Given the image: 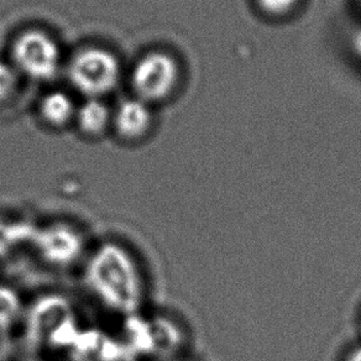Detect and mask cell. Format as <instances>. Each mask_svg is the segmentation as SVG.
I'll use <instances>...</instances> for the list:
<instances>
[{
    "mask_svg": "<svg viewBox=\"0 0 361 361\" xmlns=\"http://www.w3.org/2000/svg\"><path fill=\"white\" fill-rule=\"evenodd\" d=\"M32 231L31 224L0 221V255H6L14 246L29 244Z\"/></svg>",
    "mask_w": 361,
    "mask_h": 361,
    "instance_id": "12",
    "label": "cell"
},
{
    "mask_svg": "<svg viewBox=\"0 0 361 361\" xmlns=\"http://www.w3.org/2000/svg\"><path fill=\"white\" fill-rule=\"evenodd\" d=\"M87 290L101 306L119 316L140 314L146 283L140 265L124 244L106 240L87 256L83 271Z\"/></svg>",
    "mask_w": 361,
    "mask_h": 361,
    "instance_id": "1",
    "label": "cell"
},
{
    "mask_svg": "<svg viewBox=\"0 0 361 361\" xmlns=\"http://www.w3.org/2000/svg\"><path fill=\"white\" fill-rule=\"evenodd\" d=\"M41 114L51 126H65L75 114V104L65 92L55 90L41 102Z\"/></svg>",
    "mask_w": 361,
    "mask_h": 361,
    "instance_id": "10",
    "label": "cell"
},
{
    "mask_svg": "<svg viewBox=\"0 0 361 361\" xmlns=\"http://www.w3.org/2000/svg\"><path fill=\"white\" fill-rule=\"evenodd\" d=\"M165 361H188V360H185V359H183V357H182V356H180V357H177V359H171V360H165Z\"/></svg>",
    "mask_w": 361,
    "mask_h": 361,
    "instance_id": "18",
    "label": "cell"
},
{
    "mask_svg": "<svg viewBox=\"0 0 361 361\" xmlns=\"http://www.w3.org/2000/svg\"><path fill=\"white\" fill-rule=\"evenodd\" d=\"M356 49H357V52H359V55L361 56V32L360 35L357 36V39H356Z\"/></svg>",
    "mask_w": 361,
    "mask_h": 361,
    "instance_id": "16",
    "label": "cell"
},
{
    "mask_svg": "<svg viewBox=\"0 0 361 361\" xmlns=\"http://www.w3.org/2000/svg\"><path fill=\"white\" fill-rule=\"evenodd\" d=\"M344 361H361V344L351 348Z\"/></svg>",
    "mask_w": 361,
    "mask_h": 361,
    "instance_id": "15",
    "label": "cell"
},
{
    "mask_svg": "<svg viewBox=\"0 0 361 361\" xmlns=\"http://www.w3.org/2000/svg\"><path fill=\"white\" fill-rule=\"evenodd\" d=\"M264 16L282 19L292 16L301 6L303 0H254Z\"/></svg>",
    "mask_w": 361,
    "mask_h": 361,
    "instance_id": "13",
    "label": "cell"
},
{
    "mask_svg": "<svg viewBox=\"0 0 361 361\" xmlns=\"http://www.w3.org/2000/svg\"><path fill=\"white\" fill-rule=\"evenodd\" d=\"M80 331L75 308L62 295L40 297L26 311V341L34 348L71 350Z\"/></svg>",
    "mask_w": 361,
    "mask_h": 361,
    "instance_id": "2",
    "label": "cell"
},
{
    "mask_svg": "<svg viewBox=\"0 0 361 361\" xmlns=\"http://www.w3.org/2000/svg\"><path fill=\"white\" fill-rule=\"evenodd\" d=\"M13 59L18 72L32 80H50L60 70V47L44 31L23 32L13 46Z\"/></svg>",
    "mask_w": 361,
    "mask_h": 361,
    "instance_id": "6",
    "label": "cell"
},
{
    "mask_svg": "<svg viewBox=\"0 0 361 361\" xmlns=\"http://www.w3.org/2000/svg\"><path fill=\"white\" fill-rule=\"evenodd\" d=\"M80 130L88 135H98L106 129L111 113L108 106L98 98H88L75 111Z\"/></svg>",
    "mask_w": 361,
    "mask_h": 361,
    "instance_id": "9",
    "label": "cell"
},
{
    "mask_svg": "<svg viewBox=\"0 0 361 361\" xmlns=\"http://www.w3.org/2000/svg\"><path fill=\"white\" fill-rule=\"evenodd\" d=\"M16 66L0 61V101H4L16 92L18 85Z\"/></svg>",
    "mask_w": 361,
    "mask_h": 361,
    "instance_id": "14",
    "label": "cell"
},
{
    "mask_svg": "<svg viewBox=\"0 0 361 361\" xmlns=\"http://www.w3.org/2000/svg\"><path fill=\"white\" fill-rule=\"evenodd\" d=\"M180 78V68L173 56L154 51L136 63L133 85L137 98L146 103L166 99L173 93Z\"/></svg>",
    "mask_w": 361,
    "mask_h": 361,
    "instance_id": "7",
    "label": "cell"
},
{
    "mask_svg": "<svg viewBox=\"0 0 361 361\" xmlns=\"http://www.w3.org/2000/svg\"><path fill=\"white\" fill-rule=\"evenodd\" d=\"M24 306L19 293L11 287L0 285V331H8L20 321Z\"/></svg>",
    "mask_w": 361,
    "mask_h": 361,
    "instance_id": "11",
    "label": "cell"
},
{
    "mask_svg": "<svg viewBox=\"0 0 361 361\" xmlns=\"http://www.w3.org/2000/svg\"><path fill=\"white\" fill-rule=\"evenodd\" d=\"M24 361H45L42 360V359H39V357H29V359H25Z\"/></svg>",
    "mask_w": 361,
    "mask_h": 361,
    "instance_id": "17",
    "label": "cell"
},
{
    "mask_svg": "<svg viewBox=\"0 0 361 361\" xmlns=\"http://www.w3.org/2000/svg\"><path fill=\"white\" fill-rule=\"evenodd\" d=\"M126 322L124 341L131 354L149 356L155 361L180 357L186 346V331L173 318L136 314Z\"/></svg>",
    "mask_w": 361,
    "mask_h": 361,
    "instance_id": "3",
    "label": "cell"
},
{
    "mask_svg": "<svg viewBox=\"0 0 361 361\" xmlns=\"http://www.w3.org/2000/svg\"><path fill=\"white\" fill-rule=\"evenodd\" d=\"M29 244L41 260L59 269L75 265L85 254V234L67 221L34 226Z\"/></svg>",
    "mask_w": 361,
    "mask_h": 361,
    "instance_id": "5",
    "label": "cell"
},
{
    "mask_svg": "<svg viewBox=\"0 0 361 361\" xmlns=\"http://www.w3.org/2000/svg\"><path fill=\"white\" fill-rule=\"evenodd\" d=\"M152 123L149 103L140 98L121 102L116 113V130L126 140H136L145 135Z\"/></svg>",
    "mask_w": 361,
    "mask_h": 361,
    "instance_id": "8",
    "label": "cell"
},
{
    "mask_svg": "<svg viewBox=\"0 0 361 361\" xmlns=\"http://www.w3.org/2000/svg\"><path fill=\"white\" fill-rule=\"evenodd\" d=\"M68 77L82 94L98 98L116 88L121 78V65L109 51L90 47L72 59Z\"/></svg>",
    "mask_w": 361,
    "mask_h": 361,
    "instance_id": "4",
    "label": "cell"
}]
</instances>
